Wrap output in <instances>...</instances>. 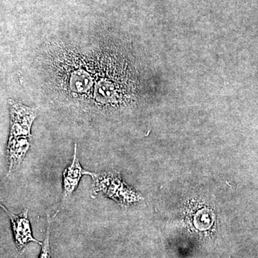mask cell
Wrapping results in <instances>:
<instances>
[{
    "instance_id": "obj_5",
    "label": "cell",
    "mask_w": 258,
    "mask_h": 258,
    "mask_svg": "<svg viewBox=\"0 0 258 258\" xmlns=\"http://www.w3.org/2000/svg\"><path fill=\"white\" fill-rule=\"evenodd\" d=\"M28 138L30 137H10L8 145V159L9 163L8 174L20 169L30 147Z\"/></svg>"
},
{
    "instance_id": "obj_1",
    "label": "cell",
    "mask_w": 258,
    "mask_h": 258,
    "mask_svg": "<svg viewBox=\"0 0 258 258\" xmlns=\"http://www.w3.org/2000/svg\"><path fill=\"white\" fill-rule=\"evenodd\" d=\"M91 176L93 181L91 195L93 198L102 194L121 207L140 200L139 195L123 182L118 171H109L101 174L91 172Z\"/></svg>"
},
{
    "instance_id": "obj_2",
    "label": "cell",
    "mask_w": 258,
    "mask_h": 258,
    "mask_svg": "<svg viewBox=\"0 0 258 258\" xmlns=\"http://www.w3.org/2000/svg\"><path fill=\"white\" fill-rule=\"evenodd\" d=\"M10 137H31L30 130L37 112L15 101H10Z\"/></svg>"
},
{
    "instance_id": "obj_3",
    "label": "cell",
    "mask_w": 258,
    "mask_h": 258,
    "mask_svg": "<svg viewBox=\"0 0 258 258\" xmlns=\"http://www.w3.org/2000/svg\"><path fill=\"white\" fill-rule=\"evenodd\" d=\"M1 208L10 217L12 229L14 234L15 244L19 250H22L24 247L30 242L42 244L41 242L35 240L32 236L31 226L28 218V209L25 208L20 215H17L8 210L3 204H1Z\"/></svg>"
},
{
    "instance_id": "obj_4",
    "label": "cell",
    "mask_w": 258,
    "mask_h": 258,
    "mask_svg": "<svg viewBox=\"0 0 258 258\" xmlns=\"http://www.w3.org/2000/svg\"><path fill=\"white\" fill-rule=\"evenodd\" d=\"M91 172L84 170L80 164L77 156V144H75L74 159L71 165L63 172V199L62 205L72 195L79 186L80 180L83 175L91 176Z\"/></svg>"
},
{
    "instance_id": "obj_6",
    "label": "cell",
    "mask_w": 258,
    "mask_h": 258,
    "mask_svg": "<svg viewBox=\"0 0 258 258\" xmlns=\"http://www.w3.org/2000/svg\"><path fill=\"white\" fill-rule=\"evenodd\" d=\"M51 218L47 215V228L46 235L45 240L42 244L41 252H40L39 258H51L50 247V235Z\"/></svg>"
}]
</instances>
